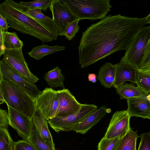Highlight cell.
<instances>
[{
    "label": "cell",
    "instance_id": "obj_1",
    "mask_svg": "<svg viewBox=\"0 0 150 150\" xmlns=\"http://www.w3.org/2000/svg\"><path fill=\"white\" fill-rule=\"evenodd\" d=\"M150 23L149 13L142 18L110 14L92 24L82 33L78 47L81 68L117 51L126 50L139 30Z\"/></svg>",
    "mask_w": 150,
    "mask_h": 150
},
{
    "label": "cell",
    "instance_id": "obj_2",
    "mask_svg": "<svg viewBox=\"0 0 150 150\" xmlns=\"http://www.w3.org/2000/svg\"><path fill=\"white\" fill-rule=\"evenodd\" d=\"M0 13L5 18L9 27L23 34L33 36L43 43L56 40L58 36L52 33L24 12L23 6L12 0L0 4Z\"/></svg>",
    "mask_w": 150,
    "mask_h": 150
},
{
    "label": "cell",
    "instance_id": "obj_3",
    "mask_svg": "<svg viewBox=\"0 0 150 150\" xmlns=\"http://www.w3.org/2000/svg\"><path fill=\"white\" fill-rule=\"evenodd\" d=\"M1 92L7 106L30 119L36 111L35 100L19 86L10 81L3 79Z\"/></svg>",
    "mask_w": 150,
    "mask_h": 150
},
{
    "label": "cell",
    "instance_id": "obj_4",
    "mask_svg": "<svg viewBox=\"0 0 150 150\" xmlns=\"http://www.w3.org/2000/svg\"><path fill=\"white\" fill-rule=\"evenodd\" d=\"M79 21L101 19L111 11L110 0H61Z\"/></svg>",
    "mask_w": 150,
    "mask_h": 150
},
{
    "label": "cell",
    "instance_id": "obj_5",
    "mask_svg": "<svg viewBox=\"0 0 150 150\" xmlns=\"http://www.w3.org/2000/svg\"><path fill=\"white\" fill-rule=\"evenodd\" d=\"M149 42L150 27L144 26L136 34L120 61L139 69L144 51Z\"/></svg>",
    "mask_w": 150,
    "mask_h": 150
},
{
    "label": "cell",
    "instance_id": "obj_6",
    "mask_svg": "<svg viewBox=\"0 0 150 150\" xmlns=\"http://www.w3.org/2000/svg\"><path fill=\"white\" fill-rule=\"evenodd\" d=\"M97 109L94 104H82L77 112L65 117H55L48 120L55 132L71 131L78 124Z\"/></svg>",
    "mask_w": 150,
    "mask_h": 150
},
{
    "label": "cell",
    "instance_id": "obj_7",
    "mask_svg": "<svg viewBox=\"0 0 150 150\" xmlns=\"http://www.w3.org/2000/svg\"><path fill=\"white\" fill-rule=\"evenodd\" d=\"M36 112L46 120L56 116L59 106L57 91L46 88L35 100Z\"/></svg>",
    "mask_w": 150,
    "mask_h": 150
},
{
    "label": "cell",
    "instance_id": "obj_8",
    "mask_svg": "<svg viewBox=\"0 0 150 150\" xmlns=\"http://www.w3.org/2000/svg\"><path fill=\"white\" fill-rule=\"evenodd\" d=\"M49 8L51 11L52 19L58 35L65 36L67 26L77 18L61 0H52Z\"/></svg>",
    "mask_w": 150,
    "mask_h": 150
},
{
    "label": "cell",
    "instance_id": "obj_9",
    "mask_svg": "<svg viewBox=\"0 0 150 150\" xmlns=\"http://www.w3.org/2000/svg\"><path fill=\"white\" fill-rule=\"evenodd\" d=\"M3 55L5 61L26 80L35 83L39 80L30 70L23 54L22 48L5 49Z\"/></svg>",
    "mask_w": 150,
    "mask_h": 150
},
{
    "label": "cell",
    "instance_id": "obj_10",
    "mask_svg": "<svg viewBox=\"0 0 150 150\" xmlns=\"http://www.w3.org/2000/svg\"><path fill=\"white\" fill-rule=\"evenodd\" d=\"M0 67L3 79L10 81L18 85L34 100L40 93L41 91L38 88L36 85L24 78L4 58L0 60Z\"/></svg>",
    "mask_w": 150,
    "mask_h": 150
},
{
    "label": "cell",
    "instance_id": "obj_11",
    "mask_svg": "<svg viewBox=\"0 0 150 150\" xmlns=\"http://www.w3.org/2000/svg\"><path fill=\"white\" fill-rule=\"evenodd\" d=\"M130 118L127 110L115 112L103 137L110 139L123 137L130 128Z\"/></svg>",
    "mask_w": 150,
    "mask_h": 150
},
{
    "label": "cell",
    "instance_id": "obj_12",
    "mask_svg": "<svg viewBox=\"0 0 150 150\" xmlns=\"http://www.w3.org/2000/svg\"><path fill=\"white\" fill-rule=\"evenodd\" d=\"M7 106L8 125L14 129L23 139L28 141L31 132L32 119Z\"/></svg>",
    "mask_w": 150,
    "mask_h": 150
},
{
    "label": "cell",
    "instance_id": "obj_13",
    "mask_svg": "<svg viewBox=\"0 0 150 150\" xmlns=\"http://www.w3.org/2000/svg\"><path fill=\"white\" fill-rule=\"evenodd\" d=\"M57 91L59 106L56 117H65L80 110L82 104L76 100L68 89L64 88Z\"/></svg>",
    "mask_w": 150,
    "mask_h": 150
},
{
    "label": "cell",
    "instance_id": "obj_14",
    "mask_svg": "<svg viewBox=\"0 0 150 150\" xmlns=\"http://www.w3.org/2000/svg\"><path fill=\"white\" fill-rule=\"evenodd\" d=\"M127 110L130 117L150 119V95L127 99Z\"/></svg>",
    "mask_w": 150,
    "mask_h": 150
},
{
    "label": "cell",
    "instance_id": "obj_15",
    "mask_svg": "<svg viewBox=\"0 0 150 150\" xmlns=\"http://www.w3.org/2000/svg\"><path fill=\"white\" fill-rule=\"evenodd\" d=\"M115 65V77L112 86L115 88L127 81L136 83L137 69L121 61Z\"/></svg>",
    "mask_w": 150,
    "mask_h": 150
},
{
    "label": "cell",
    "instance_id": "obj_16",
    "mask_svg": "<svg viewBox=\"0 0 150 150\" xmlns=\"http://www.w3.org/2000/svg\"><path fill=\"white\" fill-rule=\"evenodd\" d=\"M108 112L105 106H101L97 109L75 127L72 131L84 134L93 126L97 124Z\"/></svg>",
    "mask_w": 150,
    "mask_h": 150
},
{
    "label": "cell",
    "instance_id": "obj_17",
    "mask_svg": "<svg viewBox=\"0 0 150 150\" xmlns=\"http://www.w3.org/2000/svg\"><path fill=\"white\" fill-rule=\"evenodd\" d=\"M23 6L24 12L26 15L33 18L51 33L58 36L52 18L44 15L40 9L29 8Z\"/></svg>",
    "mask_w": 150,
    "mask_h": 150
},
{
    "label": "cell",
    "instance_id": "obj_18",
    "mask_svg": "<svg viewBox=\"0 0 150 150\" xmlns=\"http://www.w3.org/2000/svg\"><path fill=\"white\" fill-rule=\"evenodd\" d=\"M115 64L110 62H105L100 67L98 79L105 88H109L112 86L115 77Z\"/></svg>",
    "mask_w": 150,
    "mask_h": 150
},
{
    "label": "cell",
    "instance_id": "obj_19",
    "mask_svg": "<svg viewBox=\"0 0 150 150\" xmlns=\"http://www.w3.org/2000/svg\"><path fill=\"white\" fill-rule=\"evenodd\" d=\"M32 120L40 136L43 141L48 144H55L48 129L47 121L41 117L37 112L32 118Z\"/></svg>",
    "mask_w": 150,
    "mask_h": 150
},
{
    "label": "cell",
    "instance_id": "obj_20",
    "mask_svg": "<svg viewBox=\"0 0 150 150\" xmlns=\"http://www.w3.org/2000/svg\"><path fill=\"white\" fill-rule=\"evenodd\" d=\"M44 79L50 88H65L64 83V77L61 69L58 66L46 72Z\"/></svg>",
    "mask_w": 150,
    "mask_h": 150
},
{
    "label": "cell",
    "instance_id": "obj_21",
    "mask_svg": "<svg viewBox=\"0 0 150 150\" xmlns=\"http://www.w3.org/2000/svg\"><path fill=\"white\" fill-rule=\"evenodd\" d=\"M115 88L117 93L120 96V100L146 95L138 87L132 84L124 83Z\"/></svg>",
    "mask_w": 150,
    "mask_h": 150
},
{
    "label": "cell",
    "instance_id": "obj_22",
    "mask_svg": "<svg viewBox=\"0 0 150 150\" xmlns=\"http://www.w3.org/2000/svg\"><path fill=\"white\" fill-rule=\"evenodd\" d=\"M65 49V47L64 46H50L43 44L33 47L28 54L30 57L36 60H39L46 55Z\"/></svg>",
    "mask_w": 150,
    "mask_h": 150
},
{
    "label": "cell",
    "instance_id": "obj_23",
    "mask_svg": "<svg viewBox=\"0 0 150 150\" xmlns=\"http://www.w3.org/2000/svg\"><path fill=\"white\" fill-rule=\"evenodd\" d=\"M28 141L36 150H56L55 144L45 143L40 136L32 120L30 135Z\"/></svg>",
    "mask_w": 150,
    "mask_h": 150
},
{
    "label": "cell",
    "instance_id": "obj_24",
    "mask_svg": "<svg viewBox=\"0 0 150 150\" xmlns=\"http://www.w3.org/2000/svg\"><path fill=\"white\" fill-rule=\"evenodd\" d=\"M138 137L137 132L130 128L126 134L121 138L117 150H136Z\"/></svg>",
    "mask_w": 150,
    "mask_h": 150
},
{
    "label": "cell",
    "instance_id": "obj_25",
    "mask_svg": "<svg viewBox=\"0 0 150 150\" xmlns=\"http://www.w3.org/2000/svg\"><path fill=\"white\" fill-rule=\"evenodd\" d=\"M137 86L146 95H150V69H138Z\"/></svg>",
    "mask_w": 150,
    "mask_h": 150
},
{
    "label": "cell",
    "instance_id": "obj_26",
    "mask_svg": "<svg viewBox=\"0 0 150 150\" xmlns=\"http://www.w3.org/2000/svg\"><path fill=\"white\" fill-rule=\"evenodd\" d=\"M3 44L5 49H18L22 48L23 42L15 32H9L2 30Z\"/></svg>",
    "mask_w": 150,
    "mask_h": 150
},
{
    "label": "cell",
    "instance_id": "obj_27",
    "mask_svg": "<svg viewBox=\"0 0 150 150\" xmlns=\"http://www.w3.org/2000/svg\"><path fill=\"white\" fill-rule=\"evenodd\" d=\"M13 143L7 128L0 127V150H13Z\"/></svg>",
    "mask_w": 150,
    "mask_h": 150
},
{
    "label": "cell",
    "instance_id": "obj_28",
    "mask_svg": "<svg viewBox=\"0 0 150 150\" xmlns=\"http://www.w3.org/2000/svg\"><path fill=\"white\" fill-rule=\"evenodd\" d=\"M121 138L107 139L103 137L98 144L97 150H117Z\"/></svg>",
    "mask_w": 150,
    "mask_h": 150
},
{
    "label": "cell",
    "instance_id": "obj_29",
    "mask_svg": "<svg viewBox=\"0 0 150 150\" xmlns=\"http://www.w3.org/2000/svg\"><path fill=\"white\" fill-rule=\"evenodd\" d=\"M52 1V0H38L29 2L20 1L19 3L29 8L39 9L46 11Z\"/></svg>",
    "mask_w": 150,
    "mask_h": 150
},
{
    "label": "cell",
    "instance_id": "obj_30",
    "mask_svg": "<svg viewBox=\"0 0 150 150\" xmlns=\"http://www.w3.org/2000/svg\"><path fill=\"white\" fill-rule=\"evenodd\" d=\"M79 21L77 19L70 23L67 27L65 36L68 40H71L75 37L80 30V27L78 24Z\"/></svg>",
    "mask_w": 150,
    "mask_h": 150
},
{
    "label": "cell",
    "instance_id": "obj_31",
    "mask_svg": "<svg viewBox=\"0 0 150 150\" xmlns=\"http://www.w3.org/2000/svg\"><path fill=\"white\" fill-rule=\"evenodd\" d=\"M13 150H36L28 141L24 139L13 142Z\"/></svg>",
    "mask_w": 150,
    "mask_h": 150
},
{
    "label": "cell",
    "instance_id": "obj_32",
    "mask_svg": "<svg viewBox=\"0 0 150 150\" xmlns=\"http://www.w3.org/2000/svg\"><path fill=\"white\" fill-rule=\"evenodd\" d=\"M139 69H150V42L148 44L144 51L140 67Z\"/></svg>",
    "mask_w": 150,
    "mask_h": 150
},
{
    "label": "cell",
    "instance_id": "obj_33",
    "mask_svg": "<svg viewBox=\"0 0 150 150\" xmlns=\"http://www.w3.org/2000/svg\"><path fill=\"white\" fill-rule=\"evenodd\" d=\"M138 150H150V133L142 134Z\"/></svg>",
    "mask_w": 150,
    "mask_h": 150
},
{
    "label": "cell",
    "instance_id": "obj_34",
    "mask_svg": "<svg viewBox=\"0 0 150 150\" xmlns=\"http://www.w3.org/2000/svg\"><path fill=\"white\" fill-rule=\"evenodd\" d=\"M8 125L7 111L0 108V127L7 128Z\"/></svg>",
    "mask_w": 150,
    "mask_h": 150
},
{
    "label": "cell",
    "instance_id": "obj_35",
    "mask_svg": "<svg viewBox=\"0 0 150 150\" xmlns=\"http://www.w3.org/2000/svg\"><path fill=\"white\" fill-rule=\"evenodd\" d=\"M0 27L3 30L7 31L8 25L7 24L6 20L4 18L0 13Z\"/></svg>",
    "mask_w": 150,
    "mask_h": 150
},
{
    "label": "cell",
    "instance_id": "obj_36",
    "mask_svg": "<svg viewBox=\"0 0 150 150\" xmlns=\"http://www.w3.org/2000/svg\"><path fill=\"white\" fill-rule=\"evenodd\" d=\"M2 30L0 27V56H1L4 54L5 48L3 44V38L2 33Z\"/></svg>",
    "mask_w": 150,
    "mask_h": 150
},
{
    "label": "cell",
    "instance_id": "obj_37",
    "mask_svg": "<svg viewBox=\"0 0 150 150\" xmlns=\"http://www.w3.org/2000/svg\"><path fill=\"white\" fill-rule=\"evenodd\" d=\"M96 76L93 73L89 74L88 75V79L89 81H91L93 83H95L96 82Z\"/></svg>",
    "mask_w": 150,
    "mask_h": 150
},
{
    "label": "cell",
    "instance_id": "obj_38",
    "mask_svg": "<svg viewBox=\"0 0 150 150\" xmlns=\"http://www.w3.org/2000/svg\"><path fill=\"white\" fill-rule=\"evenodd\" d=\"M3 79L2 74L0 67V91H1V83Z\"/></svg>",
    "mask_w": 150,
    "mask_h": 150
},
{
    "label": "cell",
    "instance_id": "obj_39",
    "mask_svg": "<svg viewBox=\"0 0 150 150\" xmlns=\"http://www.w3.org/2000/svg\"><path fill=\"white\" fill-rule=\"evenodd\" d=\"M0 99L4 100L3 98L1 91H0Z\"/></svg>",
    "mask_w": 150,
    "mask_h": 150
},
{
    "label": "cell",
    "instance_id": "obj_40",
    "mask_svg": "<svg viewBox=\"0 0 150 150\" xmlns=\"http://www.w3.org/2000/svg\"><path fill=\"white\" fill-rule=\"evenodd\" d=\"M5 102L4 100H1L0 99V105L4 103Z\"/></svg>",
    "mask_w": 150,
    "mask_h": 150
},
{
    "label": "cell",
    "instance_id": "obj_41",
    "mask_svg": "<svg viewBox=\"0 0 150 150\" xmlns=\"http://www.w3.org/2000/svg\"><path fill=\"white\" fill-rule=\"evenodd\" d=\"M1 57L0 56V57Z\"/></svg>",
    "mask_w": 150,
    "mask_h": 150
}]
</instances>
